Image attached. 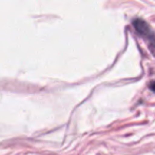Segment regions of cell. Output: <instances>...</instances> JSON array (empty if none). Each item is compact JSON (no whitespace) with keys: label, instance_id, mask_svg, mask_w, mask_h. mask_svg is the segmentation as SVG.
Listing matches in <instances>:
<instances>
[{"label":"cell","instance_id":"cell-1","mask_svg":"<svg viewBox=\"0 0 155 155\" xmlns=\"http://www.w3.org/2000/svg\"><path fill=\"white\" fill-rule=\"evenodd\" d=\"M132 23L135 31L138 33L139 36L146 41L149 50L155 56V33L153 32V30L150 28V25L146 21L141 20L139 18H136L135 20H133Z\"/></svg>","mask_w":155,"mask_h":155},{"label":"cell","instance_id":"cell-2","mask_svg":"<svg viewBox=\"0 0 155 155\" xmlns=\"http://www.w3.org/2000/svg\"><path fill=\"white\" fill-rule=\"evenodd\" d=\"M149 88H150V90H151V91L155 92V80H153V81L149 84Z\"/></svg>","mask_w":155,"mask_h":155}]
</instances>
